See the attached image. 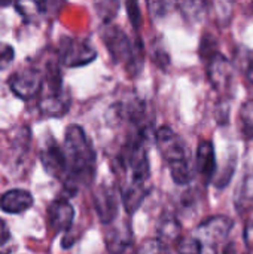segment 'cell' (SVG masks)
Masks as SVG:
<instances>
[{
	"instance_id": "8992f818",
	"label": "cell",
	"mask_w": 253,
	"mask_h": 254,
	"mask_svg": "<svg viewBox=\"0 0 253 254\" xmlns=\"http://www.w3.org/2000/svg\"><path fill=\"white\" fill-rule=\"evenodd\" d=\"M45 77L37 68H22L9 76L10 91L21 100H31L43 89Z\"/></svg>"
},
{
	"instance_id": "7a4b0ae2",
	"label": "cell",
	"mask_w": 253,
	"mask_h": 254,
	"mask_svg": "<svg viewBox=\"0 0 253 254\" xmlns=\"http://www.w3.org/2000/svg\"><path fill=\"white\" fill-rule=\"evenodd\" d=\"M101 40L104 42L113 63L122 64L130 76H137L140 73L145 63V52L139 39L131 42L122 28L113 24H104L101 28Z\"/></svg>"
},
{
	"instance_id": "4316f807",
	"label": "cell",
	"mask_w": 253,
	"mask_h": 254,
	"mask_svg": "<svg viewBox=\"0 0 253 254\" xmlns=\"http://www.w3.org/2000/svg\"><path fill=\"white\" fill-rule=\"evenodd\" d=\"M0 254H10V250H0Z\"/></svg>"
},
{
	"instance_id": "4fadbf2b",
	"label": "cell",
	"mask_w": 253,
	"mask_h": 254,
	"mask_svg": "<svg viewBox=\"0 0 253 254\" xmlns=\"http://www.w3.org/2000/svg\"><path fill=\"white\" fill-rule=\"evenodd\" d=\"M195 164H197V171L203 177V182L209 185L216 174V155L212 141L204 140L198 144Z\"/></svg>"
},
{
	"instance_id": "ac0fdd59",
	"label": "cell",
	"mask_w": 253,
	"mask_h": 254,
	"mask_svg": "<svg viewBox=\"0 0 253 254\" xmlns=\"http://www.w3.org/2000/svg\"><path fill=\"white\" fill-rule=\"evenodd\" d=\"M240 119V131L243 137L253 138V101H248L239 115Z\"/></svg>"
},
{
	"instance_id": "cb8c5ba5",
	"label": "cell",
	"mask_w": 253,
	"mask_h": 254,
	"mask_svg": "<svg viewBox=\"0 0 253 254\" xmlns=\"http://www.w3.org/2000/svg\"><path fill=\"white\" fill-rule=\"evenodd\" d=\"M9 240H10V231H9L7 225L0 219V247L4 246Z\"/></svg>"
},
{
	"instance_id": "9c48e42d",
	"label": "cell",
	"mask_w": 253,
	"mask_h": 254,
	"mask_svg": "<svg viewBox=\"0 0 253 254\" xmlns=\"http://www.w3.org/2000/svg\"><path fill=\"white\" fill-rule=\"evenodd\" d=\"M39 158H40V162H42L45 171L49 176L64 182L66 173H67L66 156H64L63 147L55 140H49L43 144Z\"/></svg>"
},
{
	"instance_id": "7c38bea8",
	"label": "cell",
	"mask_w": 253,
	"mask_h": 254,
	"mask_svg": "<svg viewBox=\"0 0 253 254\" xmlns=\"http://www.w3.org/2000/svg\"><path fill=\"white\" fill-rule=\"evenodd\" d=\"M134 243V234L128 223L112 226L106 234V249L109 254H128Z\"/></svg>"
},
{
	"instance_id": "44dd1931",
	"label": "cell",
	"mask_w": 253,
	"mask_h": 254,
	"mask_svg": "<svg viewBox=\"0 0 253 254\" xmlns=\"http://www.w3.org/2000/svg\"><path fill=\"white\" fill-rule=\"evenodd\" d=\"M15 58V51L9 43L0 42V71L6 70Z\"/></svg>"
},
{
	"instance_id": "ba28073f",
	"label": "cell",
	"mask_w": 253,
	"mask_h": 254,
	"mask_svg": "<svg viewBox=\"0 0 253 254\" xmlns=\"http://www.w3.org/2000/svg\"><path fill=\"white\" fill-rule=\"evenodd\" d=\"M207 76L216 91H225L230 88L234 76V67L230 60H227L222 54L215 52L206 60Z\"/></svg>"
},
{
	"instance_id": "5b68a950",
	"label": "cell",
	"mask_w": 253,
	"mask_h": 254,
	"mask_svg": "<svg viewBox=\"0 0 253 254\" xmlns=\"http://www.w3.org/2000/svg\"><path fill=\"white\" fill-rule=\"evenodd\" d=\"M155 143L157 147L164 158V161L171 167L189 162L186 156L185 143L182 138L170 128V127H160L155 132Z\"/></svg>"
},
{
	"instance_id": "52a82bcc",
	"label": "cell",
	"mask_w": 253,
	"mask_h": 254,
	"mask_svg": "<svg viewBox=\"0 0 253 254\" xmlns=\"http://www.w3.org/2000/svg\"><path fill=\"white\" fill-rule=\"evenodd\" d=\"M94 207L97 211V216L103 225H110L116 217L119 211V201L115 189L109 185H101L94 190Z\"/></svg>"
},
{
	"instance_id": "9a60e30c",
	"label": "cell",
	"mask_w": 253,
	"mask_h": 254,
	"mask_svg": "<svg viewBox=\"0 0 253 254\" xmlns=\"http://www.w3.org/2000/svg\"><path fill=\"white\" fill-rule=\"evenodd\" d=\"M149 189H151L149 185H133V183H128L122 189L121 199L128 214H134L140 208L142 202L149 193Z\"/></svg>"
},
{
	"instance_id": "3957f363",
	"label": "cell",
	"mask_w": 253,
	"mask_h": 254,
	"mask_svg": "<svg viewBox=\"0 0 253 254\" xmlns=\"http://www.w3.org/2000/svg\"><path fill=\"white\" fill-rule=\"evenodd\" d=\"M45 82L42 89V97L39 101V109L45 116L61 118L70 109V94L63 86V76L57 64H48L45 73Z\"/></svg>"
},
{
	"instance_id": "e0dca14e",
	"label": "cell",
	"mask_w": 253,
	"mask_h": 254,
	"mask_svg": "<svg viewBox=\"0 0 253 254\" xmlns=\"http://www.w3.org/2000/svg\"><path fill=\"white\" fill-rule=\"evenodd\" d=\"M180 231H182L180 223L174 217H167L158 226V240H161L167 246L179 238Z\"/></svg>"
},
{
	"instance_id": "6da1fadb",
	"label": "cell",
	"mask_w": 253,
	"mask_h": 254,
	"mask_svg": "<svg viewBox=\"0 0 253 254\" xmlns=\"http://www.w3.org/2000/svg\"><path fill=\"white\" fill-rule=\"evenodd\" d=\"M67 173L64 179L66 189L75 193L79 188L88 186L95 174V150L84 128L79 125H69L64 134L63 144Z\"/></svg>"
},
{
	"instance_id": "d6986e66",
	"label": "cell",
	"mask_w": 253,
	"mask_h": 254,
	"mask_svg": "<svg viewBox=\"0 0 253 254\" xmlns=\"http://www.w3.org/2000/svg\"><path fill=\"white\" fill-rule=\"evenodd\" d=\"M176 250L177 254H203V243L200 238H180Z\"/></svg>"
},
{
	"instance_id": "2e32d148",
	"label": "cell",
	"mask_w": 253,
	"mask_h": 254,
	"mask_svg": "<svg viewBox=\"0 0 253 254\" xmlns=\"http://www.w3.org/2000/svg\"><path fill=\"white\" fill-rule=\"evenodd\" d=\"M236 208L240 213L248 211L253 205V173H249L243 177L242 183L237 186L234 193Z\"/></svg>"
},
{
	"instance_id": "484cf974",
	"label": "cell",
	"mask_w": 253,
	"mask_h": 254,
	"mask_svg": "<svg viewBox=\"0 0 253 254\" xmlns=\"http://www.w3.org/2000/svg\"><path fill=\"white\" fill-rule=\"evenodd\" d=\"M246 76H248V80L253 83V61H251L249 67H248V71H246Z\"/></svg>"
},
{
	"instance_id": "277c9868",
	"label": "cell",
	"mask_w": 253,
	"mask_h": 254,
	"mask_svg": "<svg viewBox=\"0 0 253 254\" xmlns=\"http://www.w3.org/2000/svg\"><path fill=\"white\" fill-rule=\"evenodd\" d=\"M97 57V51L92 43L85 37L66 36L60 40L58 58L66 67H82L92 63Z\"/></svg>"
},
{
	"instance_id": "603a6c76",
	"label": "cell",
	"mask_w": 253,
	"mask_h": 254,
	"mask_svg": "<svg viewBox=\"0 0 253 254\" xmlns=\"http://www.w3.org/2000/svg\"><path fill=\"white\" fill-rule=\"evenodd\" d=\"M245 244L249 250L253 252V216H251L245 228Z\"/></svg>"
},
{
	"instance_id": "ffe728a7",
	"label": "cell",
	"mask_w": 253,
	"mask_h": 254,
	"mask_svg": "<svg viewBox=\"0 0 253 254\" xmlns=\"http://www.w3.org/2000/svg\"><path fill=\"white\" fill-rule=\"evenodd\" d=\"M169 249L167 246L158 240V238H152V240H146L145 243L140 244V247L137 249L136 254H167Z\"/></svg>"
},
{
	"instance_id": "7402d4cb",
	"label": "cell",
	"mask_w": 253,
	"mask_h": 254,
	"mask_svg": "<svg viewBox=\"0 0 253 254\" xmlns=\"http://www.w3.org/2000/svg\"><path fill=\"white\" fill-rule=\"evenodd\" d=\"M127 10H128V18L130 21L133 22V25L136 28H139L140 25V21H142V15H140V10H139V4L136 1H128L127 3Z\"/></svg>"
},
{
	"instance_id": "30bf717a",
	"label": "cell",
	"mask_w": 253,
	"mask_h": 254,
	"mask_svg": "<svg viewBox=\"0 0 253 254\" xmlns=\"http://www.w3.org/2000/svg\"><path fill=\"white\" fill-rule=\"evenodd\" d=\"M233 226H234V222L230 217L213 216V217L206 219L203 223H200L197 231L201 237V243L204 241L210 246H218L225 238H228Z\"/></svg>"
},
{
	"instance_id": "5bb4252c",
	"label": "cell",
	"mask_w": 253,
	"mask_h": 254,
	"mask_svg": "<svg viewBox=\"0 0 253 254\" xmlns=\"http://www.w3.org/2000/svg\"><path fill=\"white\" fill-rule=\"evenodd\" d=\"M33 195L24 189H12L1 195L0 208L7 214H21L33 207Z\"/></svg>"
},
{
	"instance_id": "d4e9b609",
	"label": "cell",
	"mask_w": 253,
	"mask_h": 254,
	"mask_svg": "<svg viewBox=\"0 0 253 254\" xmlns=\"http://www.w3.org/2000/svg\"><path fill=\"white\" fill-rule=\"evenodd\" d=\"M224 254H239L236 250V244H228L224 250Z\"/></svg>"
},
{
	"instance_id": "8fae6325",
	"label": "cell",
	"mask_w": 253,
	"mask_h": 254,
	"mask_svg": "<svg viewBox=\"0 0 253 254\" xmlns=\"http://www.w3.org/2000/svg\"><path fill=\"white\" fill-rule=\"evenodd\" d=\"M75 220V208L67 199H55L48 207V222L51 229L58 234L69 231Z\"/></svg>"
},
{
	"instance_id": "83f0119b",
	"label": "cell",
	"mask_w": 253,
	"mask_h": 254,
	"mask_svg": "<svg viewBox=\"0 0 253 254\" xmlns=\"http://www.w3.org/2000/svg\"><path fill=\"white\" fill-rule=\"evenodd\" d=\"M209 254H215V253H209Z\"/></svg>"
}]
</instances>
